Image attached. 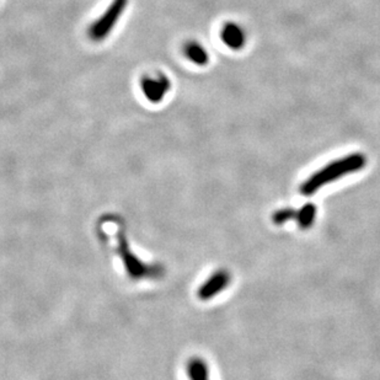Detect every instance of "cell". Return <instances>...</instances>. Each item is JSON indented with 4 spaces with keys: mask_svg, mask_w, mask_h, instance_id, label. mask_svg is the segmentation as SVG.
<instances>
[{
    "mask_svg": "<svg viewBox=\"0 0 380 380\" xmlns=\"http://www.w3.org/2000/svg\"><path fill=\"white\" fill-rule=\"evenodd\" d=\"M365 164L367 156L360 153H353L345 158L331 161L330 164L314 172L301 184L300 194L303 196H313L320 190L321 187L329 185L332 181L339 180L344 176L365 169Z\"/></svg>",
    "mask_w": 380,
    "mask_h": 380,
    "instance_id": "cell-1",
    "label": "cell"
},
{
    "mask_svg": "<svg viewBox=\"0 0 380 380\" xmlns=\"http://www.w3.org/2000/svg\"><path fill=\"white\" fill-rule=\"evenodd\" d=\"M128 6L130 0H112L106 11L99 18H96L88 27L89 40L96 43L107 40L120 22L121 18L125 14Z\"/></svg>",
    "mask_w": 380,
    "mask_h": 380,
    "instance_id": "cell-2",
    "label": "cell"
},
{
    "mask_svg": "<svg viewBox=\"0 0 380 380\" xmlns=\"http://www.w3.org/2000/svg\"><path fill=\"white\" fill-rule=\"evenodd\" d=\"M170 78L164 73L145 75L140 81V89L145 99L151 104H161L171 90Z\"/></svg>",
    "mask_w": 380,
    "mask_h": 380,
    "instance_id": "cell-3",
    "label": "cell"
},
{
    "mask_svg": "<svg viewBox=\"0 0 380 380\" xmlns=\"http://www.w3.org/2000/svg\"><path fill=\"white\" fill-rule=\"evenodd\" d=\"M220 39L228 48L239 50L246 45V32L236 22H226L220 31Z\"/></svg>",
    "mask_w": 380,
    "mask_h": 380,
    "instance_id": "cell-4",
    "label": "cell"
},
{
    "mask_svg": "<svg viewBox=\"0 0 380 380\" xmlns=\"http://www.w3.org/2000/svg\"><path fill=\"white\" fill-rule=\"evenodd\" d=\"M229 283H231V275L226 271H217L215 275H212L210 280L201 287L198 295L201 299H210L215 295L219 294L222 290L229 285Z\"/></svg>",
    "mask_w": 380,
    "mask_h": 380,
    "instance_id": "cell-5",
    "label": "cell"
},
{
    "mask_svg": "<svg viewBox=\"0 0 380 380\" xmlns=\"http://www.w3.org/2000/svg\"><path fill=\"white\" fill-rule=\"evenodd\" d=\"M182 52L186 57V60H190L191 63L198 65V67H205L210 62V53L205 50V46L200 43L198 41L191 40L186 42L182 47Z\"/></svg>",
    "mask_w": 380,
    "mask_h": 380,
    "instance_id": "cell-6",
    "label": "cell"
},
{
    "mask_svg": "<svg viewBox=\"0 0 380 380\" xmlns=\"http://www.w3.org/2000/svg\"><path fill=\"white\" fill-rule=\"evenodd\" d=\"M316 217V205L313 203H306L299 210H297L295 219L298 222L300 229H309Z\"/></svg>",
    "mask_w": 380,
    "mask_h": 380,
    "instance_id": "cell-7",
    "label": "cell"
},
{
    "mask_svg": "<svg viewBox=\"0 0 380 380\" xmlns=\"http://www.w3.org/2000/svg\"><path fill=\"white\" fill-rule=\"evenodd\" d=\"M190 380H210V370L205 362L201 358H194L190 360L187 367Z\"/></svg>",
    "mask_w": 380,
    "mask_h": 380,
    "instance_id": "cell-8",
    "label": "cell"
},
{
    "mask_svg": "<svg viewBox=\"0 0 380 380\" xmlns=\"http://www.w3.org/2000/svg\"><path fill=\"white\" fill-rule=\"evenodd\" d=\"M297 217V210H292V208H282V210H277L272 215V222L277 225H282L290 222V219H295Z\"/></svg>",
    "mask_w": 380,
    "mask_h": 380,
    "instance_id": "cell-9",
    "label": "cell"
}]
</instances>
